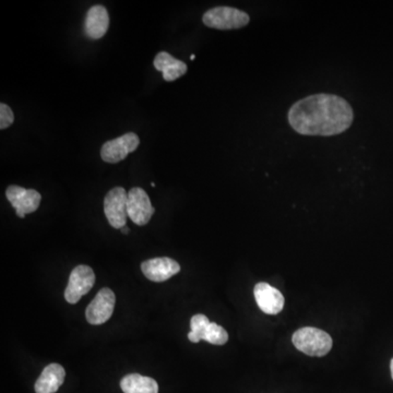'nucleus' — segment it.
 Returning a JSON list of instances; mask_svg holds the SVG:
<instances>
[{
  "label": "nucleus",
  "instance_id": "nucleus-1",
  "mask_svg": "<svg viewBox=\"0 0 393 393\" xmlns=\"http://www.w3.org/2000/svg\"><path fill=\"white\" fill-rule=\"evenodd\" d=\"M354 119L350 104L334 95H310L299 99L289 111L292 128L301 135H339L348 131Z\"/></svg>",
  "mask_w": 393,
  "mask_h": 393
},
{
  "label": "nucleus",
  "instance_id": "nucleus-2",
  "mask_svg": "<svg viewBox=\"0 0 393 393\" xmlns=\"http://www.w3.org/2000/svg\"><path fill=\"white\" fill-rule=\"evenodd\" d=\"M292 341L297 350L308 356H325L330 352L333 344L332 338L326 331L311 327L298 329L293 334Z\"/></svg>",
  "mask_w": 393,
  "mask_h": 393
},
{
  "label": "nucleus",
  "instance_id": "nucleus-3",
  "mask_svg": "<svg viewBox=\"0 0 393 393\" xmlns=\"http://www.w3.org/2000/svg\"><path fill=\"white\" fill-rule=\"evenodd\" d=\"M249 20L250 18L244 11L226 6L207 10L202 18L203 25L217 30L241 29L248 25Z\"/></svg>",
  "mask_w": 393,
  "mask_h": 393
},
{
  "label": "nucleus",
  "instance_id": "nucleus-4",
  "mask_svg": "<svg viewBox=\"0 0 393 393\" xmlns=\"http://www.w3.org/2000/svg\"><path fill=\"white\" fill-rule=\"evenodd\" d=\"M127 203L128 193L123 187H115L105 195L104 199V213L109 225L114 229H123L127 223Z\"/></svg>",
  "mask_w": 393,
  "mask_h": 393
},
{
  "label": "nucleus",
  "instance_id": "nucleus-5",
  "mask_svg": "<svg viewBox=\"0 0 393 393\" xmlns=\"http://www.w3.org/2000/svg\"><path fill=\"white\" fill-rule=\"evenodd\" d=\"M95 274L87 265H78L71 273L65 291V298L69 304H77L81 297L92 290Z\"/></svg>",
  "mask_w": 393,
  "mask_h": 393
},
{
  "label": "nucleus",
  "instance_id": "nucleus-6",
  "mask_svg": "<svg viewBox=\"0 0 393 393\" xmlns=\"http://www.w3.org/2000/svg\"><path fill=\"white\" fill-rule=\"evenodd\" d=\"M140 139L135 133H125L121 137L104 143L101 149V157L109 164H116L128 157L129 153L138 149Z\"/></svg>",
  "mask_w": 393,
  "mask_h": 393
},
{
  "label": "nucleus",
  "instance_id": "nucleus-7",
  "mask_svg": "<svg viewBox=\"0 0 393 393\" xmlns=\"http://www.w3.org/2000/svg\"><path fill=\"white\" fill-rule=\"evenodd\" d=\"M6 197L16 209L18 217L25 219L28 213H33L39 209L42 195L34 189H25L23 187L11 185L6 191Z\"/></svg>",
  "mask_w": 393,
  "mask_h": 393
},
{
  "label": "nucleus",
  "instance_id": "nucleus-8",
  "mask_svg": "<svg viewBox=\"0 0 393 393\" xmlns=\"http://www.w3.org/2000/svg\"><path fill=\"white\" fill-rule=\"evenodd\" d=\"M155 211L149 195L143 188L133 187L129 191L127 212L133 223L139 226L147 225L155 214Z\"/></svg>",
  "mask_w": 393,
  "mask_h": 393
},
{
  "label": "nucleus",
  "instance_id": "nucleus-9",
  "mask_svg": "<svg viewBox=\"0 0 393 393\" xmlns=\"http://www.w3.org/2000/svg\"><path fill=\"white\" fill-rule=\"evenodd\" d=\"M115 302H116V297L113 291L104 287L87 307L85 310L87 320L95 326L107 322L113 315Z\"/></svg>",
  "mask_w": 393,
  "mask_h": 393
},
{
  "label": "nucleus",
  "instance_id": "nucleus-10",
  "mask_svg": "<svg viewBox=\"0 0 393 393\" xmlns=\"http://www.w3.org/2000/svg\"><path fill=\"white\" fill-rule=\"evenodd\" d=\"M141 270L150 281L164 282L181 271V265L173 259L162 257L143 261Z\"/></svg>",
  "mask_w": 393,
  "mask_h": 393
},
{
  "label": "nucleus",
  "instance_id": "nucleus-11",
  "mask_svg": "<svg viewBox=\"0 0 393 393\" xmlns=\"http://www.w3.org/2000/svg\"><path fill=\"white\" fill-rule=\"evenodd\" d=\"M255 298L259 308L268 315L280 314L284 307V297L280 291L268 283H258L255 286Z\"/></svg>",
  "mask_w": 393,
  "mask_h": 393
},
{
  "label": "nucleus",
  "instance_id": "nucleus-12",
  "mask_svg": "<svg viewBox=\"0 0 393 393\" xmlns=\"http://www.w3.org/2000/svg\"><path fill=\"white\" fill-rule=\"evenodd\" d=\"M109 27V16L107 8L95 5L90 8L85 21V33L89 39L99 40L107 34Z\"/></svg>",
  "mask_w": 393,
  "mask_h": 393
},
{
  "label": "nucleus",
  "instance_id": "nucleus-13",
  "mask_svg": "<svg viewBox=\"0 0 393 393\" xmlns=\"http://www.w3.org/2000/svg\"><path fill=\"white\" fill-rule=\"evenodd\" d=\"M155 69L161 71L163 75V79L167 83H171L175 80L183 77L188 71L186 64L179 59H174L171 54L167 52H161L155 56V61H153Z\"/></svg>",
  "mask_w": 393,
  "mask_h": 393
},
{
  "label": "nucleus",
  "instance_id": "nucleus-14",
  "mask_svg": "<svg viewBox=\"0 0 393 393\" xmlns=\"http://www.w3.org/2000/svg\"><path fill=\"white\" fill-rule=\"evenodd\" d=\"M66 372L59 364H49L42 372L41 376L35 382V392L55 393L61 388L65 381Z\"/></svg>",
  "mask_w": 393,
  "mask_h": 393
},
{
  "label": "nucleus",
  "instance_id": "nucleus-15",
  "mask_svg": "<svg viewBox=\"0 0 393 393\" xmlns=\"http://www.w3.org/2000/svg\"><path fill=\"white\" fill-rule=\"evenodd\" d=\"M121 388L123 393H159V385L155 379L139 374L123 377Z\"/></svg>",
  "mask_w": 393,
  "mask_h": 393
},
{
  "label": "nucleus",
  "instance_id": "nucleus-16",
  "mask_svg": "<svg viewBox=\"0 0 393 393\" xmlns=\"http://www.w3.org/2000/svg\"><path fill=\"white\" fill-rule=\"evenodd\" d=\"M201 340L214 345H224L229 341V334L223 327L217 323L210 322L201 334Z\"/></svg>",
  "mask_w": 393,
  "mask_h": 393
},
{
  "label": "nucleus",
  "instance_id": "nucleus-17",
  "mask_svg": "<svg viewBox=\"0 0 393 393\" xmlns=\"http://www.w3.org/2000/svg\"><path fill=\"white\" fill-rule=\"evenodd\" d=\"M210 322L211 321L205 315H195L191 320V331L188 333L189 341L193 343L200 342L201 334Z\"/></svg>",
  "mask_w": 393,
  "mask_h": 393
},
{
  "label": "nucleus",
  "instance_id": "nucleus-18",
  "mask_svg": "<svg viewBox=\"0 0 393 393\" xmlns=\"http://www.w3.org/2000/svg\"><path fill=\"white\" fill-rule=\"evenodd\" d=\"M15 121V115H13V109L8 107L7 104H0V129H7L8 127L13 125Z\"/></svg>",
  "mask_w": 393,
  "mask_h": 393
},
{
  "label": "nucleus",
  "instance_id": "nucleus-19",
  "mask_svg": "<svg viewBox=\"0 0 393 393\" xmlns=\"http://www.w3.org/2000/svg\"><path fill=\"white\" fill-rule=\"evenodd\" d=\"M121 232H123V234H128L129 233V229L128 227H123V229H121Z\"/></svg>",
  "mask_w": 393,
  "mask_h": 393
},
{
  "label": "nucleus",
  "instance_id": "nucleus-20",
  "mask_svg": "<svg viewBox=\"0 0 393 393\" xmlns=\"http://www.w3.org/2000/svg\"><path fill=\"white\" fill-rule=\"evenodd\" d=\"M390 369H391V376H392V379H393V358L392 360H391Z\"/></svg>",
  "mask_w": 393,
  "mask_h": 393
},
{
  "label": "nucleus",
  "instance_id": "nucleus-21",
  "mask_svg": "<svg viewBox=\"0 0 393 393\" xmlns=\"http://www.w3.org/2000/svg\"><path fill=\"white\" fill-rule=\"evenodd\" d=\"M195 56L193 55H193L191 56V61H193V59H195Z\"/></svg>",
  "mask_w": 393,
  "mask_h": 393
},
{
  "label": "nucleus",
  "instance_id": "nucleus-22",
  "mask_svg": "<svg viewBox=\"0 0 393 393\" xmlns=\"http://www.w3.org/2000/svg\"><path fill=\"white\" fill-rule=\"evenodd\" d=\"M151 186H152V187H155V183H153V181H152V183H151Z\"/></svg>",
  "mask_w": 393,
  "mask_h": 393
}]
</instances>
